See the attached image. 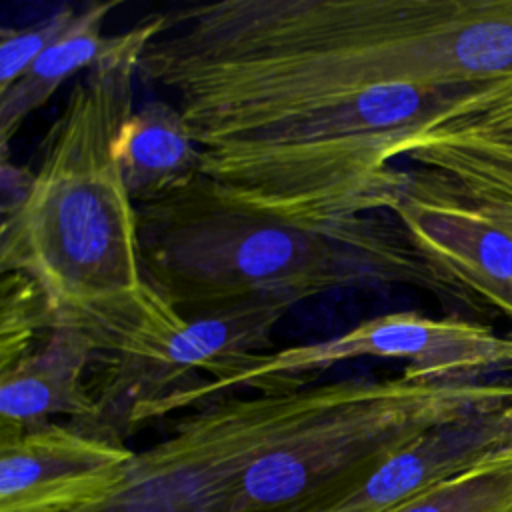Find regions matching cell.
Segmentation results:
<instances>
[{
  "label": "cell",
  "instance_id": "cell-8",
  "mask_svg": "<svg viewBox=\"0 0 512 512\" xmlns=\"http://www.w3.org/2000/svg\"><path fill=\"white\" fill-rule=\"evenodd\" d=\"M500 412L436 426L394 452L364 478L298 512H386L434 484L464 474L496 446Z\"/></svg>",
  "mask_w": 512,
  "mask_h": 512
},
{
  "label": "cell",
  "instance_id": "cell-17",
  "mask_svg": "<svg viewBox=\"0 0 512 512\" xmlns=\"http://www.w3.org/2000/svg\"><path fill=\"white\" fill-rule=\"evenodd\" d=\"M36 172L14 164L8 156L0 158V226L16 218L30 200Z\"/></svg>",
  "mask_w": 512,
  "mask_h": 512
},
{
  "label": "cell",
  "instance_id": "cell-11",
  "mask_svg": "<svg viewBox=\"0 0 512 512\" xmlns=\"http://www.w3.org/2000/svg\"><path fill=\"white\" fill-rule=\"evenodd\" d=\"M118 2H94L76 14L68 30L48 46L42 56L0 94V150L8 156L12 136L22 122L78 70L96 66L112 48L114 36L102 34L106 16Z\"/></svg>",
  "mask_w": 512,
  "mask_h": 512
},
{
  "label": "cell",
  "instance_id": "cell-16",
  "mask_svg": "<svg viewBox=\"0 0 512 512\" xmlns=\"http://www.w3.org/2000/svg\"><path fill=\"white\" fill-rule=\"evenodd\" d=\"M76 14L70 4H64L32 26L0 30V94L24 76L42 52L68 30Z\"/></svg>",
  "mask_w": 512,
  "mask_h": 512
},
{
  "label": "cell",
  "instance_id": "cell-5",
  "mask_svg": "<svg viewBox=\"0 0 512 512\" xmlns=\"http://www.w3.org/2000/svg\"><path fill=\"white\" fill-rule=\"evenodd\" d=\"M382 358L402 360V374L418 380H480L490 372H512V336L456 316L432 318L420 312H392L364 320L340 336L258 354L240 372L170 396L156 420L202 406L234 390L304 388L334 364Z\"/></svg>",
  "mask_w": 512,
  "mask_h": 512
},
{
  "label": "cell",
  "instance_id": "cell-15",
  "mask_svg": "<svg viewBox=\"0 0 512 512\" xmlns=\"http://www.w3.org/2000/svg\"><path fill=\"white\" fill-rule=\"evenodd\" d=\"M54 326L40 286L22 272L2 274L0 372L30 354Z\"/></svg>",
  "mask_w": 512,
  "mask_h": 512
},
{
  "label": "cell",
  "instance_id": "cell-7",
  "mask_svg": "<svg viewBox=\"0 0 512 512\" xmlns=\"http://www.w3.org/2000/svg\"><path fill=\"white\" fill-rule=\"evenodd\" d=\"M132 456L70 422L0 436V512H74L102 498Z\"/></svg>",
  "mask_w": 512,
  "mask_h": 512
},
{
  "label": "cell",
  "instance_id": "cell-1",
  "mask_svg": "<svg viewBox=\"0 0 512 512\" xmlns=\"http://www.w3.org/2000/svg\"><path fill=\"white\" fill-rule=\"evenodd\" d=\"M144 280L180 314L294 306L338 288L412 286L478 310L392 218L308 226L236 206L198 174L174 194L136 206Z\"/></svg>",
  "mask_w": 512,
  "mask_h": 512
},
{
  "label": "cell",
  "instance_id": "cell-10",
  "mask_svg": "<svg viewBox=\"0 0 512 512\" xmlns=\"http://www.w3.org/2000/svg\"><path fill=\"white\" fill-rule=\"evenodd\" d=\"M120 168L134 206L162 200L200 174V146L178 106L154 98L132 112L120 138Z\"/></svg>",
  "mask_w": 512,
  "mask_h": 512
},
{
  "label": "cell",
  "instance_id": "cell-14",
  "mask_svg": "<svg viewBox=\"0 0 512 512\" xmlns=\"http://www.w3.org/2000/svg\"><path fill=\"white\" fill-rule=\"evenodd\" d=\"M386 512H512V466L472 468Z\"/></svg>",
  "mask_w": 512,
  "mask_h": 512
},
{
  "label": "cell",
  "instance_id": "cell-9",
  "mask_svg": "<svg viewBox=\"0 0 512 512\" xmlns=\"http://www.w3.org/2000/svg\"><path fill=\"white\" fill-rule=\"evenodd\" d=\"M94 340L70 320L54 322L44 340L0 376V436L68 416L86 426L94 418V400L84 372L92 366Z\"/></svg>",
  "mask_w": 512,
  "mask_h": 512
},
{
  "label": "cell",
  "instance_id": "cell-13",
  "mask_svg": "<svg viewBox=\"0 0 512 512\" xmlns=\"http://www.w3.org/2000/svg\"><path fill=\"white\" fill-rule=\"evenodd\" d=\"M422 136L474 138L512 150V72L466 88Z\"/></svg>",
  "mask_w": 512,
  "mask_h": 512
},
{
  "label": "cell",
  "instance_id": "cell-6",
  "mask_svg": "<svg viewBox=\"0 0 512 512\" xmlns=\"http://www.w3.org/2000/svg\"><path fill=\"white\" fill-rule=\"evenodd\" d=\"M458 288L512 320V230L430 170H404L388 212Z\"/></svg>",
  "mask_w": 512,
  "mask_h": 512
},
{
  "label": "cell",
  "instance_id": "cell-4",
  "mask_svg": "<svg viewBox=\"0 0 512 512\" xmlns=\"http://www.w3.org/2000/svg\"><path fill=\"white\" fill-rule=\"evenodd\" d=\"M332 386L226 394L202 404L170 436L134 452L102 498L74 512H224L240 472L274 436L322 404Z\"/></svg>",
  "mask_w": 512,
  "mask_h": 512
},
{
  "label": "cell",
  "instance_id": "cell-18",
  "mask_svg": "<svg viewBox=\"0 0 512 512\" xmlns=\"http://www.w3.org/2000/svg\"><path fill=\"white\" fill-rule=\"evenodd\" d=\"M506 466H512V406L500 412L496 446L474 468H506Z\"/></svg>",
  "mask_w": 512,
  "mask_h": 512
},
{
  "label": "cell",
  "instance_id": "cell-12",
  "mask_svg": "<svg viewBox=\"0 0 512 512\" xmlns=\"http://www.w3.org/2000/svg\"><path fill=\"white\" fill-rule=\"evenodd\" d=\"M404 158L440 174L474 206L512 230V150L474 138L422 136Z\"/></svg>",
  "mask_w": 512,
  "mask_h": 512
},
{
  "label": "cell",
  "instance_id": "cell-2",
  "mask_svg": "<svg viewBox=\"0 0 512 512\" xmlns=\"http://www.w3.org/2000/svg\"><path fill=\"white\" fill-rule=\"evenodd\" d=\"M166 32V14H154L114 34L112 48L74 84L44 136L30 200L0 226L2 274L30 276L54 322H78L144 282L120 138L134 112L138 64L150 42Z\"/></svg>",
  "mask_w": 512,
  "mask_h": 512
},
{
  "label": "cell",
  "instance_id": "cell-3",
  "mask_svg": "<svg viewBox=\"0 0 512 512\" xmlns=\"http://www.w3.org/2000/svg\"><path fill=\"white\" fill-rule=\"evenodd\" d=\"M288 310L246 306L188 318L144 280L120 302L76 322L96 346L86 380L96 412L80 430L124 444L156 420L170 396L232 376L264 354Z\"/></svg>",
  "mask_w": 512,
  "mask_h": 512
}]
</instances>
